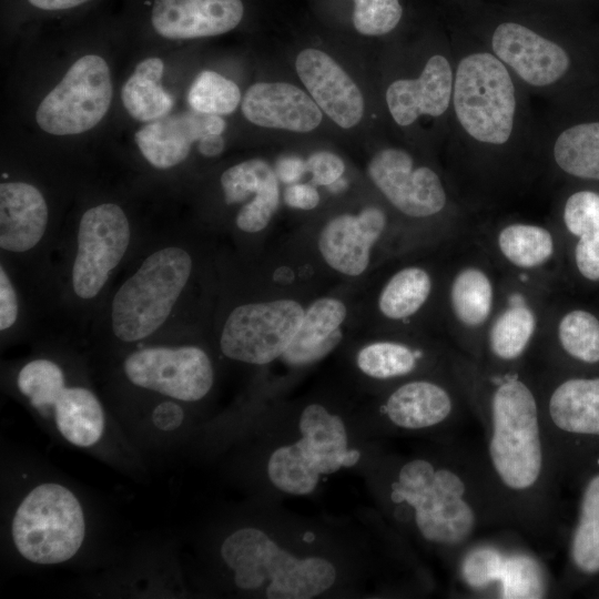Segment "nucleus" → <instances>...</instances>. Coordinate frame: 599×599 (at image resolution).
I'll return each mask as SVG.
<instances>
[{"label":"nucleus","mask_w":599,"mask_h":599,"mask_svg":"<svg viewBox=\"0 0 599 599\" xmlns=\"http://www.w3.org/2000/svg\"><path fill=\"white\" fill-rule=\"evenodd\" d=\"M164 63L160 58L142 60L121 89L126 112L135 120L151 122L170 113L174 98L161 84Z\"/></svg>","instance_id":"nucleus-27"},{"label":"nucleus","mask_w":599,"mask_h":599,"mask_svg":"<svg viewBox=\"0 0 599 599\" xmlns=\"http://www.w3.org/2000/svg\"><path fill=\"white\" fill-rule=\"evenodd\" d=\"M305 309L294 300L241 302L226 311L217 346L226 358L266 365L283 356L296 336Z\"/></svg>","instance_id":"nucleus-14"},{"label":"nucleus","mask_w":599,"mask_h":599,"mask_svg":"<svg viewBox=\"0 0 599 599\" xmlns=\"http://www.w3.org/2000/svg\"><path fill=\"white\" fill-rule=\"evenodd\" d=\"M404 9L399 0H354L353 24L364 35H384L400 22Z\"/></svg>","instance_id":"nucleus-37"},{"label":"nucleus","mask_w":599,"mask_h":599,"mask_svg":"<svg viewBox=\"0 0 599 599\" xmlns=\"http://www.w3.org/2000/svg\"><path fill=\"white\" fill-rule=\"evenodd\" d=\"M386 226L384 212L375 206L358 214L329 220L318 236V251L326 264L346 276H359L368 267L374 244Z\"/></svg>","instance_id":"nucleus-18"},{"label":"nucleus","mask_w":599,"mask_h":599,"mask_svg":"<svg viewBox=\"0 0 599 599\" xmlns=\"http://www.w3.org/2000/svg\"><path fill=\"white\" fill-rule=\"evenodd\" d=\"M284 202L293 209L313 210L319 203V194L313 184H290L283 194Z\"/></svg>","instance_id":"nucleus-42"},{"label":"nucleus","mask_w":599,"mask_h":599,"mask_svg":"<svg viewBox=\"0 0 599 599\" xmlns=\"http://www.w3.org/2000/svg\"><path fill=\"white\" fill-rule=\"evenodd\" d=\"M302 437L280 446L267 460V476L278 490L294 496L313 493L322 475L355 465L361 454L348 447L343 419L325 406L313 403L301 413Z\"/></svg>","instance_id":"nucleus-10"},{"label":"nucleus","mask_w":599,"mask_h":599,"mask_svg":"<svg viewBox=\"0 0 599 599\" xmlns=\"http://www.w3.org/2000/svg\"><path fill=\"white\" fill-rule=\"evenodd\" d=\"M453 105L458 123L473 140L505 144L516 118V89L509 69L489 51L465 55L454 74Z\"/></svg>","instance_id":"nucleus-12"},{"label":"nucleus","mask_w":599,"mask_h":599,"mask_svg":"<svg viewBox=\"0 0 599 599\" xmlns=\"http://www.w3.org/2000/svg\"><path fill=\"white\" fill-rule=\"evenodd\" d=\"M502 255L514 265L531 268L548 261L554 252V240L546 229L531 224H511L498 235Z\"/></svg>","instance_id":"nucleus-32"},{"label":"nucleus","mask_w":599,"mask_h":599,"mask_svg":"<svg viewBox=\"0 0 599 599\" xmlns=\"http://www.w3.org/2000/svg\"><path fill=\"white\" fill-rule=\"evenodd\" d=\"M493 301L491 282L483 271L467 267L455 276L450 287V303L454 314L464 325H481L491 312Z\"/></svg>","instance_id":"nucleus-30"},{"label":"nucleus","mask_w":599,"mask_h":599,"mask_svg":"<svg viewBox=\"0 0 599 599\" xmlns=\"http://www.w3.org/2000/svg\"><path fill=\"white\" fill-rule=\"evenodd\" d=\"M519 7L531 8L550 13L551 8L560 0H518Z\"/></svg>","instance_id":"nucleus-46"},{"label":"nucleus","mask_w":599,"mask_h":599,"mask_svg":"<svg viewBox=\"0 0 599 599\" xmlns=\"http://www.w3.org/2000/svg\"><path fill=\"white\" fill-rule=\"evenodd\" d=\"M564 222L579 237L599 232V194L579 191L570 195L565 204Z\"/></svg>","instance_id":"nucleus-38"},{"label":"nucleus","mask_w":599,"mask_h":599,"mask_svg":"<svg viewBox=\"0 0 599 599\" xmlns=\"http://www.w3.org/2000/svg\"><path fill=\"white\" fill-rule=\"evenodd\" d=\"M454 73L441 54L428 59L416 79L394 81L386 91L390 115L400 126H408L420 115L440 116L453 99Z\"/></svg>","instance_id":"nucleus-23"},{"label":"nucleus","mask_w":599,"mask_h":599,"mask_svg":"<svg viewBox=\"0 0 599 599\" xmlns=\"http://www.w3.org/2000/svg\"><path fill=\"white\" fill-rule=\"evenodd\" d=\"M29 3L42 10H65L78 7L89 0H28Z\"/></svg>","instance_id":"nucleus-45"},{"label":"nucleus","mask_w":599,"mask_h":599,"mask_svg":"<svg viewBox=\"0 0 599 599\" xmlns=\"http://www.w3.org/2000/svg\"><path fill=\"white\" fill-rule=\"evenodd\" d=\"M186 336L145 342L116 354L122 379L134 389L183 404L205 398L215 380L213 361Z\"/></svg>","instance_id":"nucleus-9"},{"label":"nucleus","mask_w":599,"mask_h":599,"mask_svg":"<svg viewBox=\"0 0 599 599\" xmlns=\"http://www.w3.org/2000/svg\"><path fill=\"white\" fill-rule=\"evenodd\" d=\"M535 316L525 305H512L494 323L489 334L493 355L502 362H514L525 353L535 332Z\"/></svg>","instance_id":"nucleus-33"},{"label":"nucleus","mask_w":599,"mask_h":599,"mask_svg":"<svg viewBox=\"0 0 599 599\" xmlns=\"http://www.w3.org/2000/svg\"><path fill=\"white\" fill-rule=\"evenodd\" d=\"M579 272L588 280H599V232L579 237L575 250Z\"/></svg>","instance_id":"nucleus-40"},{"label":"nucleus","mask_w":599,"mask_h":599,"mask_svg":"<svg viewBox=\"0 0 599 599\" xmlns=\"http://www.w3.org/2000/svg\"><path fill=\"white\" fill-rule=\"evenodd\" d=\"M73 364L59 345H43L18 366L13 386L39 415L52 420L65 441L90 448L104 435L105 409Z\"/></svg>","instance_id":"nucleus-5"},{"label":"nucleus","mask_w":599,"mask_h":599,"mask_svg":"<svg viewBox=\"0 0 599 599\" xmlns=\"http://www.w3.org/2000/svg\"><path fill=\"white\" fill-rule=\"evenodd\" d=\"M113 95L110 68L97 54L79 58L40 102L35 120L53 135L80 134L106 114Z\"/></svg>","instance_id":"nucleus-15"},{"label":"nucleus","mask_w":599,"mask_h":599,"mask_svg":"<svg viewBox=\"0 0 599 599\" xmlns=\"http://www.w3.org/2000/svg\"><path fill=\"white\" fill-rule=\"evenodd\" d=\"M151 410V422L161 430L172 432L179 428L184 420V409L181 402L158 397Z\"/></svg>","instance_id":"nucleus-41"},{"label":"nucleus","mask_w":599,"mask_h":599,"mask_svg":"<svg viewBox=\"0 0 599 599\" xmlns=\"http://www.w3.org/2000/svg\"><path fill=\"white\" fill-rule=\"evenodd\" d=\"M224 140L221 134H206L197 141V151L206 158H214L224 150Z\"/></svg>","instance_id":"nucleus-44"},{"label":"nucleus","mask_w":599,"mask_h":599,"mask_svg":"<svg viewBox=\"0 0 599 599\" xmlns=\"http://www.w3.org/2000/svg\"><path fill=\"white\" fill-rule=\"evenodd\" d=\"M306 162L297 156H283L276 163L275 173L284 183H295L305 172Z\"/></svg>","instance_id":"nucleus-43"},{"label":"nucleus","mask_w":599,"mask_h":599,"mask_svg":"<svg viewBox=\"0 0 599 599\" xmlns=\"http://www.w3.org/2000/svg\"><path fill=\"white\" fill-rule=\"evenodd\" d=\"M187 101L197 112L230 114L241 102V91L232 80L217 72L205 70L191 84Z\"/></svg>","instance_id":"nucleus-36"},{"label":"nucleus","mask_w":599,"mask_h":599,"mask_svg":"<svg viewBox=\"0 0 599 599\" xmlns=\"http://www.w3.org/2000/svg\"><path fill=\"white\" fill-rule=\"evenodd\" d=\"M243 115L263 128L309 132L323 119L315 101L300 88L285 82H257L251 85L241 102Z\"/></svg>","instance_id":"nucleus-22"},{"label":"nucleus","mask_w":599,"mask_h":599,"mask_svg":"<svg viewBox=\"0 0 599 599\" xmlns=\"http://www.w3.org/2000/svg\"><path fill=\"white\" fill-rule=\"evenodd\" d=\"M554 159L570 175L599 181V122L564 130L555 141Z\"/></svg>","instance_id":"nucleus-28"},{"label":"nucleus","mask_w":599,"mask_h":599,"mask_svg":"<svg viewBox=\"0 0 599 599\" xmlns=\"http://www.w3.org/2000/svg\"><path fill=\"white\" fill-rule=\"evenodd\" d=\"M220 554L243 591L268 599H311L336 581L333 562L323 557H297L280 547L262 529L242 527L225 537Z\"/></svg>","instance_id":"nucleus-6"},{"label":"nucleus","mask_w":599,"mask_h":599,"mask_svg":"<svg viewBox=\"0 0 599 599\" xmlns=\"http://www.w3.org/2000/svg\"><path fill=\"white\" fill-rule=\"evenodd\" d=\"M383 413L392 426L405 432L451 429L457 417L451 393L427 379L406 382L386 398Z\"/></svg>","instance_id":"nucleus-24"},{"label":"nucleus","mask_w":599,"mask_h":599,"mask_svg":"<svg viewBox=\"0 0 599 599\" xmlns=\"http://www.w3.org/2000/svg\"><path fill=\"white\" fill-rule=\"evenodd\" d=\"M473 12L489 32L493 53L525 83L549 87L569 70L568 53L545 33L542 11L517 6L477 7Z\"/></svg>","instance_id":"nucleus-13"},{"label":"nucleus","mask_w":599,"mask_h":599,"mask_svg":"<svg viewBox=\"0 0 599 599\" xmlns=\"http://www.w3.org/2000/svg\"><path fill=\"white\" fill-rule=\"evenodd\" d=\"M430 292L429 274L420 267H406L385 284L378 297V308L389 319H405L425 304Z\"/></svg>","instance_id":"nucleus-29"},{"label":"nucleus","mask_w":599,"mask_h":599,"mask_svg":"<svg viewBox=\"0 0 599 599\" xmlns=\"http://www.w3.org/2000/svg\"><path fill=\"white\" fill-rule=\"evenodd\" d=\"M11 537L17 551L35 565L70 560L85 537L84 511L79 498L59 483L37 485L13 514Z\"/></svg>","instance_id":"nucleus-11"},{"label":"nucleus","mask_w":599,"mask_h":599,"mask_svg":"<svg viewBox=\"0 0 599 599\" xmlns=\"http://www.w3.org/2000/svg\"><path fill=\"white\" fill-rule=\"evenodd\" d=\"M347 315L345 304L334 297L313 302L304 313L300 329L287 351L286 363L304 366L319 361L342 341L341 325Z\"/></svg>","instance_id":"nucleus-25"},{"label":"nucleus","mask_w":599,"mask_h":599,"mask_svg":"<svg viewBox=\"0 0 599 599\" xmlns=\"http://www.w3.org/2000/svg\"><path fill=\"white\" fill-rule=\"evenodd\" d=\"M586 593L599 598V580L589 586Z\"/></svg>","instance_id":"nucleus-47"},{"label":"nucleus","mask_w":599,"mask_h":599,"mask_svg":"<svg viewBox=\"0 0 599 599\" xmlns=\"http://www.w3.org/2000/svg\"><path fill=\"white\" fill-rule=\"evenodd\" d=\"M243 13L242 0H154L151 22L161 37L185 40L226 33Z\"/></svg>","instance_id":"nucleus-21"},{"label":"nucleus","mask_w":599,"mask_h":599,"mask_svg":"<svg viewBox=\"0 0 599 599\" xmlns=\"http://www.w3.org/2000/svg\"><path fill=\"white\" fill-rule=\"evenodd\" d=\"M367 173L384 196L408 216L428 217L446 205V192L437 173L427 166L415 167L412 155L402 149L377 152Z\"/></svg>","instance_id":"nucleus-16"},{"label":"nucleus","mask_w":599,"mask_h":599,"mask_svg":"<svg viewBox=\"0 0 599 599\" xmlns=\"http://www.w3.org/2000/svg\"><path fill=\"white\" fill-rule=\"evenodd\" d=\"M199 257L191 235H148L91 322V336L119 354L145 342L187 334Z\"/></svg>","instance_id":"nucleus-3"},{"label":"nucleus","mask_w":599,"mask_h":599,"mask_svg":"<svg viewBox=\"0 0 599 599\" xmlns=\"http://www.w3.org/2000/svg\"><path fill=\"white\" fill-rule=\"evenodd\" d=\"M295 68L311 98L337 125L349 129L362 120V92L333 58L308 48L298 53Z\"/></svg>","instance_id":"nucleus-17"},{"label":"nucleus","mask_w":599,"mask_h":599,"mask_svg":"<svg viewBox=\"0 0 599 599\" xmlns=\"http://www.w3.org/2000/svg\"><path fill=\"white\" fill-rule=\"evenodd\" d=\"M418 354L409 346L389 341L375 342L362 347L356 356L361 372L374 379H393L413 373Z\"/></svg>","instance_id":"nucleus-34"},{"label":"nucleus","mask_w":599,"mask_h":599,"mask_svg":"<svg viewBox=\"0 0 599 599\" xmlns=\"http://www.w3.org/2000/svg\"><path fill=\"white\" fill-rule=\"evenodd\" d=\"M396 518L453 565L477 539L506 527L480 448L447 443L440 456H416L397 467L388 487Z\"/></svg>","instance_id":"nucleus-2"},{"label":"nucleus","mask_w":599,"mask_h":599,"mask_svg":"<svg viewBox=\"0 0 599 599\" xmlns=\"http://www.w3.org/2000/svg\"><path fill=\"white\" fill-rule=\"evenodd\" d=\"M483 417V464L506 527L528 541L554 539L560 531L564 485L539 398L525 380L507 376L494 387Z\"/></svg>","instance_id":"nucleus-1"},{"label":"nucleus","mask_w":599,"mask_h":599,"mask_svg":"<svg viewBox=\"0 0 599 599\" xmlns=\"http://www.w3.org/2000/svg\"><path fill=\"white\" fill-rule=\"evenodd\" d=\"M277 185L278 179L275 171L266 161L258 158L234 164L220 176L225 204L240 205L237 211L262 192Z\"/></svg>","instance_id":"nucleus-31"},{"label":"nucleus","mask_w":599,"mask_h":599,"mask_svg":"<svg viewBox=\"0 0 599 599\" xmlns=\"http://www.w3.org/2000/svg\"><path fill=\"white\" fill-rule=\"evenodd\" d=\"M43 309L45 306L39 288L0 258L1 344L23 336L32 328L37 313Z\"/></svg>","instance_id":"nucleus-26"},{"label":"nucleus","mask_w":599,"mask_h":599,"mask_svg":"<svg viewBox=\"0 0 599 599\" xmlns=\"http://www.w3.org/2000/svg\"><path fill=\"white\" fill-rule=\"evenodd\" d=\"M459 4L469 8L470 10H474L478 7L477 1L478 0H457Z\"/></svg>","instance_id":"nucleus-48"},{"label":"nucleus","mask_w":599,"mask_h":599,"mask_svg":"<svg viewBox=\"0 0 599 599\" xmlns=\"http://www.w3.org/2000/svg\"><path fill=\"white\" fill-rule=\"evenodd\" d=\"M558 339L571 359L599 364V321L589 312L575 309L566 314L558 326Z\"/></svg>","instance_id":"nucleus-35"},{"label":"nucleus","mask_w":599,"mask_h":599,"mask_svg":"<svg viewBox=\"0 0 599 599\" xmlns=\"http://www.w3.org/2000/svg\"><path fill=\"white\" fill-rule=\"evenodd\" d=\"M522 539L512 529L477 539L454 565L458 583L469 593L497 598H542L558 592L544 562Z\"/></svg>","instance_id":"nucleus-8"},{"label":"nucleus","mask_w":599,"mask_h":599,"mask_svg":"<svg viewBox=\"0 0 599 599\" xmlns=\"http://www.w3.org/2000/svg\"><path fill=\"white\" fill-rule=\"evenodd\" d=\"M306 169L312 173L313 185L329 186L341 179L345 164L338 155L328 151H318L307 159Z\"/></svg>","instance_id":"nucleus-39"},{"label":"nucleus","mask_w":599,"mask_h":599,"mask_svg":"<svg viewBox=\"0 0 599 599\" xmlns=\"http://www.w3.org/2000/svg\"><path fill=\"white\" fill-rule=\"evenodd\" d=\"M575 488L577 510L559 586L564 593L588 588L599 580V469L580 478Z\"/></svg>","instance_id":"nucleus-19"},{"label":"nucleus","mask_w":599,"mask_h":599,"mask_svg":"<svg viewBox=\"0 0 599 599\" xmlns=\"http://www.w3.org/2000/svg\"><path fill=\"white\" fill-rule=\"evenodd\" d=\"M540 408L562 485L575 487L599 469V375L562 379Z\"/></svg>","instance_id":"nucleus-7"},{"label":"nucleus","mask_w":599,"mask_h":599,"mask_svg":"<svg viewBox=\"0 0 599 599\" xmlns=\"http://www.w3.org/2000/svg\"><path fill=\"white\" fill-rule=\"evenodd\" d=\"M148 235L118 202L82 210L61 229L42 284L47 312L89 328L115 280Z\"/></svg>","instance_id":"nucleus-4"},{"label":"nucleus","mask_w":599,"mask_h":599,"mask_svg":"<svg viewBox=\"0 0 599 599\" xmlns=\"http://www.w3.org/2000/svg\"><path fill=\"white\" fill-rule=\"evenodd\" d=\"M226 123L216 114L197 111L167 114L149 122L135 133V143L145 161L160 171L182 164L191 146L206 134H222Z\"/></svg>","instance_id":"nucleus-20"}]
</instances>
